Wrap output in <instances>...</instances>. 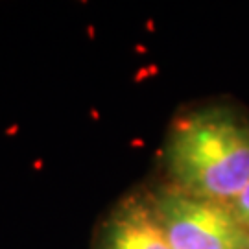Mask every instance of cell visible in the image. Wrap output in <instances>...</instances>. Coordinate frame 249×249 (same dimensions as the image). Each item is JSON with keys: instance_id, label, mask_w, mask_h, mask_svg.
Returning <instances> with one entry per match:
<instances>
[{"instance_id": "cell-1", "label": "cell", "mask_w": 249, "mask_h": 249, "mask_svg": "<svg viewBox=\"0 0 249 249\" xmlns=\"http://www.w3.org/2000/svg\"><path fill=\"white\" fill-rule=\"evenodd\" d=\"M164 181L231 205L249 183V116L211 104L179 113L162 148Z\"/></svg>"}, {"instance_id": "cell-2", "label": "cell", "mask_w": 249, "mask_h": 249, "mask_svg": "<svg viewBox=\"0 0 249 249\" xmlns=\"http://www.w3.org/2000/svg\"><path fill=\"white\" fill-rule=\"evenodd\" d=\"M170 249H249L231 205L192 196L160 179L146 187Z\"/></svg>"}, {"instance_id": "cell-3", "label": "cell", "mask_w": 249, "mask_h": 249, "mask_svg": "<svg viewBox=\"0 0 249 249\" xmlns=\"http://www.w3.org/2000/svg\"><path fill=\"white\" fill-rule=\"evenodd\" d=\"M92 249H170L146 187L120 197L100 222Z\"/></svg>"}, {"instance_id": "cell-4", "label": "cell", "mask_w": 249, "mask_h": 249, "mask_svg": "<svg viewBox=\"0 0 249 249\" xmlns=\"http://www.w3.org/2000/svg\"><path fill=\"white\" fill-rule=\"evenodd\" d=\"M231 209L242 227L249 232V183L244 187L240 194L232 199Z\"/></svg>"}]
</instances>
